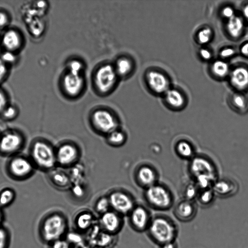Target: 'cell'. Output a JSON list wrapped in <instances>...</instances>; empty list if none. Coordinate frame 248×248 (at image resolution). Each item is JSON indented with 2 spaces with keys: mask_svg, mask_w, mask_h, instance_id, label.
I'll use <instances>...</instances> for the list:
<instances>
[{
  "mask_svg": "<svg viewBox=\"0 0 248 248\" xmlns=\"http://www.w3.org/2000/svg\"><path fill=\"white\" fill-rule=\"evenodd\" d=\"M147 231L152 240L159 246L175 241L178 232L175 222L165 215L153 217Z\"/></svg>",
  "mask_w": 248,
  "mask_h": 248,
  "instance_id": "cell-1",
  "label": "cell"
},
{
  "mask_svg": "<svg viewBox=\"0 0 248 248\" xmlns=\"http://www.w3.org/2000/svg\"><path fill=\"white\" fill-rule=\"evenodd\" d=\"M29 157L36 168L43 170L51 169L57 161L52 147L46 141L40 138L35 140L31 144Z\"/></svg>",
  "mask_w": 248,
  "mask_h": 248,
  "instance_id": "cell-2",
  "label": "cell"
},
{
  "mask_svg": "<svg viewBox=\"0 0 248 248\" xmlns=\"http://www.w3.org/2000/svg\"><path fill=\"white\" fill-rule=\"evenodd\" d=\"M68 222L63 215L55 213L49 215L42 222L41 232L44 240L51 243L62 238L67 232Z\"/></svg>",
  "mask_w": 248,
  "mask_h": 248,
  "instance_id": "cell-3",
  "label": "cell"
},
{
  "mask_svg": "<svg viewBox=\"0 0 248 248\" xmlns=\"http://www.w3.org/2000/svg\"><path fill=\"white\" fill-rule=\"evenodd\" d=\"M36 167L29 156L17 154L11 156L6 166L8 175L12 179L22 181L30 177Z\"/></svg>",
  "mask_w": 248,
  "mask_h": 248,
  "instance_id": "cell-4",
  "label": "cell"
},
{
  "mask_svg": "<svg viewBox=\"0 0 248 248\" xmlns=\"http://www.w3.org/2000/svg\"><path fill=\"white\" fill-rule=\"evenodd\" d=\"M25 143V137L21 132L8 129L0 134V154L10 156L18 154Z\"/></svg>",
  "mask_w": 248,
  "mask_h": 248,
  "instance_id": "cell-5",
  "label": "cell"
},
{
  "mask_svg": "<svg viewBox=\"0 0 248 248\" xmlns=\"http://www.w3.org/2000/svg\"><path fill=\"white\" fill-rule=\"evenodd\" d=\"M145 196L149 204L156 210H168L173 204V197L170 192L161 185H154L149 187Z\"/></svg>",
  "mask_w": 248,
  "mask_h": 248,
  "instance_id": "cell-6",
  "label": "cell"
},
{
  "mask_svg": "<svg viewBox=\"0 0 248 248\" xmlns=\"http://www.w3.org/2000/svg\"><path fill=\"white\" fill-rule=\"evenodd\" d=\"M118 77L114 66L104 64L98 68L94 76V83L98 91L102 93H108L114 86Z\"/></svg>",
  "mask_w": 248,
  "mask_h": 248,
  "instance_id": "cell-7",
  "label": "cell"
},
{
  "mask_svg": "<svg viewBox=\"0 0 248 248\" xmlns=\"http://www.w3.org/2000/svg\"><path fill=\"white\" fill-rule=\"evenodd\" d=\"M129 215V223L133 229L140 232L147 230L153 217L146 208L134 207Z\"/></svg>",
  "mask_w": 248,
  "mask_h": 248,
  "instance_id": "cell-8",
  "label": "cell"
},
{
  "mask_svg": "<svg viewBox=\"0 0 248 248\" xmlns=\"http://www.w3.org/2000/svg\"><path fill=\"white\" fill-rule=\"evenodd\" d=\"M99 225L103 231L115 235L121 230L123 220L121 215L114 211L109 210L101 215Z\"/></svg>",
  "mask_w": 248,
  "mask_h": 248,
  "instance_id": "cell-9",
  "label": "cell"
},
{
  "mask_svg": "<svg viewBox=\"0 0 248 248\" xmlns=\"http://www.w3.org/2000/svg\"><path fill=\"white\" fill-rule=\"evenodd\" d=\"M190 169L195 178L201 176H206L215 180L216 173L213 164L206 158L198 156L195 157L191 162Z\"/></svg>",
  "mask_w": 248,
  "mask_h": 248,
  "instance_id": "cell-10",
  "label": "cell"
},
{
  "mask_svg": "<svg viewBox=\"0 0 248 248\" xmlns=\"http://www.w3.org/2000/svg\"><path fill=\"white\" fill-rule=\"evenodd\" d=\"M146 80L149 88L156 93H165L169 89L170 82L167 77L158 70L148 71Z\"/></svg>",
  "mask_w": 248,
  "mask_h": 248,
  "instance_id": "cell-11",
  "label": "cell"
},
{
  "mask_svg": "<svg viewBox=\"0 0 248 248\" xmlns=\"http://www.w3.org/2000/svg\"><path fill=\"white\" fill-rule=\"evenodd\" d=\"M95 126L100 131L110 133L115 130L116 121L113 115L108 111L99 109L95 111L92 117Z\"/></svg>",
  "mask_w": 248,
  "mask_h": 248,
  "instance_id": "cell-12",
  "label": "cell"
},
{
  "mask_svg": "<svg viewBox=\"0 0 248 248\" xmlns=\"http://www.w3.org/2000/svg\"><path fill=\"white\" fill-rule=\"evenodd\" d=\"M110 206L114 211L120 215L129 214L134 208L132 200L126 194L114 192L108 199Z\"/></svg>",
  "mask_w": 248,
  "mask_h": 248,
  "instance_id": "cell-13",
  "label": "cell"
},
{
  "mask_svg": "<svg viewBox=\"0 0 248 248\" xmlns=\"http://www.w3.org/2000/svg\"><path fill=\"white\" fill-rule=\"evenodd\" d=\"M62 85L65 93L69 96L74 97L81 92L84 85V80L82 74L67 71L63 78Z\"/></svg>",
  "mask_w": 248,
  "mask_h": 248,
  "instance_id": "cell-14",
  "label": "cell"
},
{
  "mask_svg": "<svg viewBox=\"0 0 248 248\" xmlns=\"http://www.w3.org/2000/svg\"><path fill=\"white\" fill-rule=\"evenodd\" d=\"M230 81L232 86L239 91L248 90V66L241 65L235 67L230 73Z\"/></svg>",
  "mask_w": 248,
  "mask_h": 248,
  "instance_id": "cell-15",
  "label": "cell"
},
{
  "mask_svg": "<svg viewBox=\"0 0 248 248\" xmlns=\"http://www.w3.org/2000/svg\"><path fill=\"white\" fill-rule=\"evenodd\" d=\"M196 212V206L194 202L184 199L177 203L173 210L176 217L182 221H188L193 219Z\"/></svg>",
  "mask_w": 248,
  "mask_h": 248,
  "instance_id": "cell-16",
  "label": "cell"
},
{
  "mask_svg": "<svg viewBox=\"0 0 248 248\" xmlns=\"http://www.w3.org/2000/svg\"><path fill=\"white\" fill-rule=\"evenodd\" d=\"M78 155L76 148L70 144L61 146L56 153V161L62 165H68L73 162Z\"/></svg>",
  "mask_w": 248,
  "mask_h": 248,
  "instance_id": "cell-17",
  "label": "cell"
},
{
  "mask_svg": "<svg viewBox=\"0 0 248 248\" xmlns=\"http://www.w3.org/2000/svg\"><path fill=\"white\" fill-rule=\"evenodd\" d=\"M245 27L244 18L236 15L228 19L226 24L228 33L234 39L240 37L243 34Z\"/></svg>",
  "mask_w": 248,
  "mask_h": 248,
  "instance_id": "cell-18",
  "label": "cell"
},
{
  "mask_svg": "<svg viewBox=\"0 0 248 248\" xmlns=\"http://www.w3.org/2000/svg\"><path fill=\"white\" fill-rule=\"evenodd\" d=\"M95 219L93 215L89 211H83L75 217V226L80 231L87 232L94 224Z\"/></svg>",
  "mask_w": 248,
  "mask_h": 248,
  "instance_id": "cell-19",
  "label": "cell"
},
{
  "mask_svg": "<svg viewBox=\"0 0 248 248\" xmlns=\"http://www.w3.org/2000/svg\"><path fill=\"white\" fill-rule=\"evenodd\" d=\"M165 94V102L169 107L176 110L184 108L185 99L180 91L174 89H169Z\"/></svg>",
  "mask_w": 248,
  "mask_h": 248,
  "instance_id": "cell-20",
  "label": "cell"
},
{
  "mask_svg": "<svg viewBox=\"0 0 248 248\" xmlns=\"http://www.w3.org/2000/svg\"><path fill=\"white\" fill-rule=\"evenodd\" d=\"M2 44L7 51L13 52L18 49L20 46L21 44L20 36L15 30H8L2 36Z\"/></svg>",
  "mask_w": 248,
  "mask_h": 248,
  "instance_id": "cell-21",
  "label": "cell"
},
{
  "mask_svg": "<svg viewBox=\"0 0 248 248\" xmlns=\"http://www.w3.org/2000/svg\"><path fill=\"white\" fill-rule=\"evenodd\" d=\"M236 188L234 182L229 179H222L215 183L213 190L220 196L226 197L233 194Z\"/></svg>",
  "mask_w": 248,
  "mask_h": 248,
  "instance_id": "cell-22",
  "label": "cell"
},
{
  "mask_svg": "<svg viewBox=\"0 0 248 248\" xmlns=\"http://www.w3.org/2000/svg\"><path fill=\"white\" fill-rule=\"evenodd\" d=\"M231 105L237 112L241 113L248 111V96L242 93H235L231 98Z\"/></svg>",
  "mask_w": 248,
  "mask_h": 248,
  "instance_id": "cell-23",
  "label": "cell"
},
{
  "mask_svg": "<svg viewBox=\"0 0 248 248\" xmlns=\"http://www.w3.org/2000/svg\"><path fill=\"white\" fill-rule=\"evenodd\" d=\"M114 67L118 77H126L133 70V62L128 58L122 57L117 60Z\"/></svg>",
  "mask_w": 248,
  "mask_h": 248,
  "instance_id": "cell-24",
  "label": "cell"
},
{
  "mask_svg": "<svg viewBox=\"0 0 248 248\" xmlns=\"http://www.w3.org/2000/svg\"><path fill=\"white\" fill-rule=\"evenodd\" d=\"M138 176L140 182L148 187L155 185L156 178L155 171L147 166L143 167L140 169Z\"/></svg>",
  "mask_w": 248,
  "mask_h": 248,
  "instance_id": "cell-25",
  "label": "cell"
},
{
  "mask_svg": "<svg viewBox=\"0 0 248 248\" xmlns=\"http://www.w3.org/2000/svg\"><path fill=\"white\" fill-rule=\"evenodd\" d=\"M211 71L216 77L223 78L228 74L229 67L225 62L222 60H217L212 63Z\"/></svg>",
  "mask_w": 248,
  "mask_h": 248,
  "instance_id": "cell-26",
  "label": "cell"
},
{
  "mask_svg": "<svg viewBox=\"0 0 248 248\" xmlns=\"http://www.w3.org/2000/svg\"><path fill=\"white\" fill-rule=\"evenodd\" d=\"M176 150L181 157L185 158L191 157L194 152L191 144L185 140H182L177 143Z\"/></svg>",
  "mask_w": 248,
  "mask_h": 248,
  "instance_id": "cell-27",
  "label": "cell"
},
{
  "mask_svg": "<svg viewBox=\"0 0 248 248\" xmlns=\"http://www.w3.org/2000/svg\"><path fill=\"white\" fill-rule=\"evenodd\" d=\"M16 197L14 189L5 187L0 191V206H7L12 203Z\"/></svg>",
  "mask_w": 248,
  "mask_h": 248,
  "instance_id": "cell-28",
  "label": "cell"
},
{
  "mask_svg": "<svg viewBox=\"0 0 248 248\" xmlns=\"http://www.w3.org/2000/svg\"><path fill=\"white\" fill-rule=\"evenodd\" d=\"M215 193L209 189L202 191L197 197L199 202L202 205L207 206L211 203L214 200Z\"/></svg>",
  "mask_w": 248,
  "mask_h": 248,
  "instance_id": "cell-29",
  "label": "cell"
},
{
  "mask_svg": "<svg viewBox=\"0 0 248 248\" xmlns=\"http://www.w3.org/2000/svg\"><path fill=\"white\" fill-rule=\"evenodd\" d=\"M213 36L212 30L209 27H205L199 31L197 35L198 43L202 45L208 44Z\"/></svg>",
  "mask_w": 248,
  "mask_h": 248,
  "instance_id": "cell-30",
  "label": "cell"
},
{
  "mask_svg": "<svg viewBox=\"0 0 248 248\" xmlns=\"http://www.w3.org/2000/svg\"><path fill=\"white\" fill-rule=\"evenodd\" d=\"M18 115V108L15 106L8 105L0 116L4 120L10 121L15 119Z\"/></svg>",
  "mask_w": 248,
  "mask_h": 248,
  "instance_id": "cell-31",
  "label": "cell"
},
{
  "mask_svg": "<svg viewBox=\"0 0 248 248\" xmlns=\"http://www.w3.org/2000/svg\"><path fill=\"white\" fill-rule=\"evenodd\" d=\"M67 69L68 72L82 74V71L84 70V65L81 61L78 60H72L68 62Z\"/></svg>",
  "mask_w": 248,
  "mask_h": 248,
  "instance_id": "cell-32",
  "label": "cell"
},
{
  "mask_svg": "<svg viewBox=\"0 0 248 248\" xmlns=\"http://www.w3.org/2000/svg\"><path fill=\"white\" fill-rule=\"evenodd\" d=\"M66 240L72 245L74 246L85 242L83 236L76 232H67Z\"/></svg>",
  "mask_w": 248,
  "mask_h": 248,
  "instance_id": "cell-33",
  "label": "cell"
},
{
  "mask_svg": "<svg viewBox=\"0 0 248 248\" xmlns=\"http://www.w3.org/2000/svg\"><path fill=\"white\" fill-rule=\"evenodd\" d=\"M50 179L56 186H63L67 183V178L65 175L59 172H53L50 175Z\"/></svg>",
  "mask_w": 248,
  "mask_h": 248,
  "instance_id": "cell-34",
  "label": "cell"
},
{
  "mask_svg": "<svg viewBox=\"0 0 248 248\" xmlns=\"http://www.w3.org/2000/svg\"><path fill=\"white\" fill-rule=\"evenodd\" d=\"M197 187L196 186L188 185L184 190V200L192 201L193 199L197 198L199 193Z\"/></svg>",
  "mask_w": 248,
  "mask_h": 248,
  "instance_id": "cell-35",
  "label": "cell"
},
{
  "mask_svg": "<svg viewBox=\"0 0 248 248\" xmlns=\"http://www.w3.org/2000/svg\"><path fill=\"white\" fill-rule=\"evenodd\" d=\"M109 206L110 205L109 200L106 198H102L97 202L95 210L97 213L102 215L109 211Z\"/></svg>",
  "mask_w": 248,
  "mask_h": 248,
  "instance_id": "cell-36",
  "label": "cell"
},
{
  "mask_svg": "<svg viewBox=\"0 0 248 248\" xmlns=\"http://www.w3.org/2000/svg\"><path fill=\"white\" fill-rule=\"evenodd\" d=\"M108 140L113 144H121L124 140V136L122 132L114 130L110 133Z\"/></svg>",
  "mask_w": 248,
  "mask_h": 248,
  "instance_id": "cell-37",
  "label": "cell"
},
{
  "mask_svg": "<svg viewBox=\"0 0 248 248\" xmlns=\"http://www.w3.org/2000/svg\"><path fill=\"white\" fill-rule=\"evenodd\" d=\"M72 245L66 239H59L51 243L50 248H72Z\"/></svg>",
  "mask_w": 248,
  "mask_h": 248,
  "instance_id": "cell-38",
  "label": "cell"
},
{
  "mask_svg": "<svg viewBox=\"0 0 248 248\" xmlns=\"http://www.w3.org/2000/svg\"><path fill=\"white\" fill-rule=\"evenodd\" d=\"M8 238L6 231L0 227V248H7L8 244Z\"/></svg>",
  "mask_w": 248,
  "mask_h": 248,
  "instance_id": "cell-39",
  "label": "cell"
},
{
  "mask_svg": "<svg viewBox=\"0 0 248 248\" xmlns=\"http://www.w3.org/2000/svg\"><path fill=\"white\" fill-rule=\"evenodd\" d=\"M0 59L5 63L7 64L14 62L16 60V57L13 52L6 51L2 54Z\"/></svg>",
  "mask_w": 248,
  "mask_h": 248,
  "instance_id": "cell-40",
  "label": "cell"
},
{
  "mask_svg": "<svg viewBox=\"0 0 248 248\" xmlns=\"http://www.w3.org/2000/svg\"><path fill=\"white\" fill-rule=\"evenodd\" d=\"M221 14L222 16L228 19V20L232 18L235 15L233 9L229 6H225L222 9Z\"/></svg>",
  "mask_w": 248,
  "mask_h": 248,
  "instance_id": "cell-41",
  "label": "cell"
},
{
  "mask_svg": "<svg viewBox=\"0 0 248 248\" xmlns=\"http://www.w3.org/2000/svg\"><path fill=\"white\" fill-rule=\"evenodd\" d=\"M235 53V50L233 48L226 47L220 51L219 55L222 58L226 59L232 57Z\"/></svg>",
  "mask_w": 248,
  "mask_h": 248,
  "instance_id": "cell-42",
  "label": "cell"
},
{
  "mask_svg": "<svg viewBox=\"0 0 248 248\" xmlns=\"http://www.w3.org/2000/svg\"><path fill=\"white\" fill-rule=\"evenodd\" d=\"M7 71V64L5 63L0 58V83L5 78Z\"/></svg>",
  "mask_w": 248,
  "mask_h": 248,
  "instance_id": "cell-43",
  "label": "cell"
},
{
  "mask_svg": "<svg viewBox=\"0 0 248 248\" xmlns=\"http://www.w3.org/2000/svg\"><path fill=\"white\" fill-rule=\"evenodd\" d=\"M8 105L7 97L4 93L0 90V115Z\"/></svg>",
  "mask_w": 248,
  "mask_h": 248,
  "instance_id": "cell-44",
  "label": "cell"
},
{
  "mask_svg": "<svg viewBox=\"0 0 248 248\" xmlns=\"http://www.w3.org/2000/svg\"><path fill=\"white\" fill-rule=\"evenodd\" d=\"M200 55L204 60L208 61L211 59L212 53L209 50L206 48H202L200 50Z\"/></svg>",
  "mask_w": 248,
  "mask_h": 248,
  "instance_id": "cell-45",
  "label": "cell"
},
{
  "mask_svg": "<svg viewBox=\"0 0 248 248\" xmlns=\"http://www.w3.org/2000/svg\"><path fill=\"white\" fill-rule=\"evenodd\" d=\"M8 22V18L6 14L4 13L0 12V28L5 27Z\"/></svg>",
  "mask_w": 248,
  "mask_h": 248,
  "instance_id": "cell-46",
  "label": "cell"
},
{
  "mask_svg": "<svg viewBox=\"0 0 248 248\" xmlns=\"http://www.w3.org/2000/svg\"><path fill=\"white\" fill-rule=\"evenodd\" d=\"M240 52L243 56L248 58V41L241 45Z\"/></svg>",
  "mask_w": 248,
  "mask_h": 248,
  "instance_id": "cell-47",
  "label": "cell"
},
{
  "mask_svg": "<svg viewBox=\"0 0 248 248\" xmlns=\"http://www.w3.org/2000/svg\"><path fill=\"white\" fill-rule=\"evenodd\" d=\"M242 14L244 19L248 22V2L243 5L242 9Z\"/></svg>",
  "mask_w": 248,
  "mask_h": 248,
  "instance_id": "cell-48",
  "label": "cell"
},
{
  "mask_svg": "<svg viewBox=\"0 0 248 248\" xmlns=\"http://www.w3.org/2000/svg\"><path fill=\"white\" fill-rule=\"evenodd\" d=\"M159 248H178L177 245L175 241L169 242L160 246Z\"/></svg>",
  "mask_w": 248,
  "mask_h": 248,
  "instance_id": "cell-49",
  "label": "cell"
},
{
  "mask_svg": "<svg viewBox=\"0 0 248 248\" xmlns=\"http://www.w3.org/2000/svg\"><path fill=\"white\" fill-rule=\"evenodd\" d=\"M72 248H91L90 245L85 242L72 246Z\"/></svg>",
  "mask_w": 248,
  "mask_h": 248,
  "instance_id": "cell-50",
  "label": "cell"
},
{
  "mask_svg": "<svg viewBox=\"0 0 248 248\" xmlns=\"http://www.w3.org/2000/svg\"><path fill=\"white\" fill-rule=\"evenodd\" d=\"M74 193L78 197H80L83 194V192L79 187L77 186L74 188Z\"/></svg>",
  "mask_w": 248,
  "mask_h": 248,
  "instance_id": "cell-51",
  "label": "cell"
},
{
  "mask_svg": "<svg viewBox=\"0 0 248 248\" xmlns=\"http://www.w3.org/2000/svg\"><path fill=\"white\" fill-rule=\"evenodd\" d=\"M2 218H3V214H2V213L1 212V210H0V224L2 222Z\"/></svg>",
  "mask_w": 248,
  "mask_h": 248,
  "instance_id": "cell-52",
  "label": "cell"
},
{
  "mask_svg": "<svg viewBox=\"0 0 248 248\" xmlns=\"http://www.w3.org/2000/svg\"><path fill=\"white\" fill-rule=\"evenodd\" d=\"M93 248H104V247H99V246H95V247H93Z\"/></svg>",
  "mask_w": 248,
  "mask_h": 248,
  "instance_id": "cell-53",
  "label": "cell"
}]
</instances>
